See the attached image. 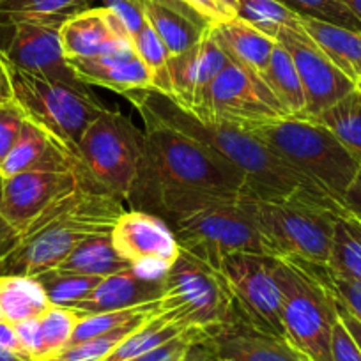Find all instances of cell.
Returning a JSON list of instances; mask_svg holds the SVG:
<instances>
[{
	"instance_id": "cell-10",
	"label": "cell",
	"mask_w": 361,
	"mask_h": 361,
	"mask_svg": "<svg viewBox=\"0 0 361 361\" xmlns=\"http://www.w3.org/2000/svg\"><path fill=\"white\" fill-rule=\"evenodd\" d=\"M142 147L144 131L121 112L105 109L80 140L78 163L96 186L128 200L137 179Z\"/></svg>"
},
{
	"instance_id": "cell-49",
	"label": "cell",
	"mask_w": 361,
	"mask_h": 361,
	"mask_svg": "<svg viewBox=\"0 0 361 361\" xmlns=\"http://www.w3.org/2000/svg\"><path fill=\"white\" fill-rule=\"evenodd\" d=\"M207 338H209V336H207ZM214 360H216V356H214L209 342H207V340H204V342L193 345L192 349L188 350V354H186V356L179 361H214Z\"/></svg>"
},
{
	"instance_id": "cell-14",
	"label": "cell",
	"mask_w": 361,
	"mask_h": 361,
	"mask_svg": "<svg viewBox=\"0 0 361 361\" xmlns=\"http://www.w3.org/2000/svg\"><path fill=\"white\" fill-rule=\"evenodd\" d=\"M85 173L22 172L2 179V213L18 235L59 200L66 199L82 185Z\"/></svg>"
},
{
	"instance_id": "cell-45",
	"label": "cell",
	"mask_w": 361,
	"mask_h": 361,
	"mask_svg": "<svg viewBox=\"0 0 361 361\" xmlns=\"http://www.w3.org/2000/svg\"><path fill=\"white\" fill-rule=\"evenodd\" d=\"M0 347H4L8 350H15V353L27 354L23 350L22 342L18 338V333H16L15 324L8 321H0ZM29 356V354H27Z\"/></svg>"
},
{
	"instance_id": "cell-8",
	"label": "cell",
	"mask_w": 361,
	"mask_h": 361,
	"mask_svg": "<svg viewBox=\"0 0 361 361\" xmlns=\"http://www.w3.org/2000/svg\"><path fill=\"white\" fill-rule=\"evenodd\" d=\"M243 202L276 257L328 266L335 221L343 213L298 200L243 197Z\"/></svg>"
},
{
	"instance_id": "cell-40",
	"label": "cell",
	"mask_w": 361,
	"mask_h": 361,
	"mask_svg": "<svg viewBox=\"0 0 361 361\" xmlns=\"http://www.w3.org/2000/svg\"><path fill=\"white\" fill-rule=\"evenodd\" d=\"M25 121V114L15 99L0 105V165L18 142Z\"/></svg>"
},
{
	"instance_id": "cell-15",
	"label": "cell",
	"mask_w": 361,
	"mask_h": 361,
	"mask_svg": "<svg viewBox=\"0 0 361 361\" xmlns=\"http://www.w3.org/2000/svg\"><path fill=\"white\" fill-rule=\"evenodd\" d=\"M62 22H16L8 47L2 48L13 68L29 75L64 82L69 85H85L76 78L66 59L61 43Z\"/></svg>"
},
{
	"instance_id": "cell-25",
	"label": "cell",
	"mask_w": 361,
	"mask_h": 361,
	"mask_svg": "<svg viewBox=\"0 0 361 361\" xmlns=\"http://www.w3.org/2000/svg\"><path fill=\"white\" fill-rule=\"evenodd\" d=\"M144 15L170 55H179L195 47L209 27L190 18L185 13L154 2H144Z\"/></svg>"
},
{
	"instance_id": "cell-22",
	"label": "cell",
	"mask_w": 361,
	"mask_h": 361,
	"mask_svg": "<svg viewBox=\"0 0 361 361\" xmlns=\"http://www.w3.org/2000/svg\"><path fill=\"white\" fill-rule=\"evenodd\" d=\"M80 169L82 166L78 159L64 145L27 119L18 142L0 165V176L6 179L22 172H62Z\"/></svg>"
},
{
	"instance_id": "cell-51",
	"label": "cell",
	"mask_w": 361,
	"mask_h": 361,
	"mask_svg": "<svg viewBox=\"0 0 361 361\" xmlns=\"http://www.w3.org/2000/svg\"><path fill=\"white\" fill-rule=\"evenodd\" d=\"M0 361H36L34 357L27 356V354L15 353V350H8L4 347H0Z\"/></svg>"
},
{
	"instance_id": "cell-54",
	"label": "cell",
	"mask_w": 361,
	"mask_h": 361,
	"mask_svg": "<svg viewBox=\"0 0 361 361\" xmlns=\"http://www.w3.org/2000/svg\"><path fill=\"white\" fill-rule=\"evenodd\" d=\"M0 321H6V319H4V314H2V308H0Z\"/></svg>"
},
{
	"instance_id": "cell-13",
	"label": "cell",
	"mask_w": 361,
	"mask_h": 361,
	"mask_svg": "<svg viewBox=\"0 0 361 361\" xmlns=\"http://www.w3.org/2000/svg\"><path fill=\"white\" fill-rule=\"evenodd\" d=\"M276 41L289 51L300 75L307 102L303 119H317L322 112L356 89V83L333 64L303 27L280 30Z\"/></svg>"
},
{
	"instance_id": "cell-23",
	"label": "cell",
	"mask_w": 361,
	"mask_h": 361,
	"mask_svg": "<svg viewBox=\"0 0 361 361\" xmlns=\"http://www.w3.org/2000/svg\"><path fill=\"white\" fill-rule=\"evenodd\" d=\"M209 32L228 61L262 78L269 66L276 39L266 36L241 18L213 23L209 25Z\"/></svg>"
},
{
	"instance_id": "cell-4",
	"label": "cell",
	"mask_w": 361,
	"mask_h": 361,
	"mask_svg": "<svg viewBox=\"0 0 361 361\" xmlns=\"http://www.w3.org/2000/svg\"><path fill=\"white\" fill-rule=\"evenodd\" d=\"M154 214L166 221L183 252L218 271L221 260L232 253L276 257L243 197H177L159 206Z\"/></svg>"
},
{
	"instance_id": "cell-41",
	"label": "cell",
	"mask_w": 361,
	"mask_h": 361,
	"mask_svg": "<svg viewBox=\"0 0 361 361\" xmlns=\"http://www.w3.org/2000/svg\"><path fill=\"white\" fill-rule=\"evenodd\" d=\"M98 2L102 8H106L119 18L131 39L147 23L144 15V0H98Z\"/></svg>"
},
{
	"instance_id": "cell-11",
	"label": "cell",
	"mask_w": 361,
	"mask_h": 361,
	"mask_svg": "<svg viewBox=\"0 0 361 361\" xmlns=\"http://www.w3.org/2000/svg\"><path fill=\"white\" fill-rule=\"evenodd\" d=\"M200 121L250 128L287 117L262 78L228 61L188 110Z\"/></svg>"
},
{
	"instance_id": "cell-30",
	"label": "cell",
	"mask_w": 361,
	"mask_h": 361,
	"mask_svg": "<svg viewBox=\"0 0 361 361\" xmlns=\"http://www.w3.org/2000/svg\"><path fill=\"white\" fill-rule=\"evenodd\" d=\"M328 267L343 279L361 282V221L349 211L335 221Z\"/></svg>"
},
{
	"instance_id": "cell-44",
	"label": "cell",
	"mask_w": 361,
	"mask_h": 361,
	"mask_svg": "<svg viewBox=\"0 0 361 361\" xmlns=\"http://www.w3.org/2000/svg\"><path fill=\"white\" fill-rule=\"evenodd\" d=\"M18 241V232L9 225L2 213V176H0V259L13 248Z\"/></svg>"
},
{
	"instance_id": "cell-43",
	"label": "cell",
	"mask_w": 361,
	"mask_h": 361,
	"mask_svg": "<svg viewBox=\"0 0 361 361\" xmlns=\"http://www.w3.org/2000/svg\"><path fill=\"white\" fill-rule=\"evenodd\" d=\"M331 356L333 361H361V350L343 322H335L333 328V340H331Z\"/></svg>"
},
{
	"instance_id": "cell-55",
	"label": "cell",
	"mask_w": 361,
	"mask_h": 361,
	"mask_svg": "<svg viewBox=\"0 0 361 361\" xmlns=\"http://www.w3.org/2000/svg\"><path fill=\"white\" fill-rule=\"evenodd\" d=\"M214 361H227V360H218V357H216V360H214Z\"/></svg>"
},
{
	"instance_id": "cell-34",
	"label": "cell",
	"mask_w": 361,
	"mask_h": 361,
	"mask_svg": "<svg viewBox=\"0 0 361 361\" xmlns=\"http://www.w3.org/2000/svg\"><path fill=\"white\" fill-rule=\"evenodd\" d=\"M238 18L276 39L280 30L300 29L301 16L290 11L280 0H238Z\"/></svg>"
},
{
	"instance_id": "cell-7",
	"label": "cell",
	"mask_w": 361,
	"mask_h": 361,
	"mask_svg": "<svg viewBox=\"0 0 361 361\" xmlns=\"http://www.w3.org/2000/svg\"><path fill=\"white\" fill-rule=\"evenodd\" d=\"M8 61V59H6ZM13 99L29 121L43 128L78 159V145L105 106L85 85L50 82L13 68L8 62Z\"/></svg>"
},
{
	"instance_id": "cell-3",
	"label": "cell",
	"mask_w": 361,
	"mask_h": 361,
	"mask_svg": "<svg viewBox=\"0 0 361 361\" xmlns=\"http://www.w3.org/2000/svg\"><path fill=\"white\" fill-rule=\"evenodd\" d=\"M124 214L123 200L83 177L76 192L44 211L0 259V276H36L54 269L82 243L106 235Z\"/></svg>"
},
{
	"instance_id": "cell-39",
	"label": "cell",
	"mask_w": 361,
	"mask_h": 361,
	"mask_svg": "<svg viewBox=\"0 0 361 361\" xmlns=\"http://www.w3.org/2000/svg\"><path fill=\"white\" fill-rule=\"evenodd\" d=\"M207 336H209V333L204 331V329L188 328L180 335H177L176 338L170 340V342L163 343V345L128 361H179L188 354V350L193 345L207 340Z\"/></svg>"
},
{
	"instance_id": "cell-37",
	"label": "cell",
	"mask_w": 361,
	"mask_h": 361,
	"mask_svg": "<svg viewBox=\"0 0 361 361\" xmlns=\"http://www.w3.org/2000/svg\"><path fill=\"white\" fill-rule=\"evenodd\" d=\"M280 2L301 18H312L361 32V22L342 0H280Z\"/></svg>"
},
{
	"instance_id": "cell-50",
	"label": "cell",
	"mask_w": 361,
	"mask_h": 361,
	"mask_svg": "<svg viewBox=\"0 0 361 361\" xmlns=\"http://www.w3.org/2000/svg\"><path fill=\"white\" fill-rule=\"evenodd\" d=\"M144 2H154V4H161V6H166V8H172V9H176V11H179V13H185V15H188L190 18L197 20V22L204 23V25H209V23H206V22H204V20L200 18V16H197L195 13L192 11V9H190V8H186V6L183 4V2H180V0H144Z\"/></svg>"
},
{
	"instance_id": "cell-12",
	"label": "cell",
	"mask_w": 361,
	"mask_h": 361,
	"mask_svg": "<svg viewBox=\"0 0 361 361\" xmlns=\"http://www.w3.org/2000/svg\"><path fill=\"white\" fill-rule=\"evenodd\" d=\"M276 259L266 253H232L221 260L220 271L231 289L235 317L264 335L286 338Z\"/></svg>"
},
{
	"instance_id": "cell-27",
	"label": "cell",
	"mask_w": 361,
	"mask_h": 361,
	"mask_svg": "<svg viewBox=\"0 0 361 361\" xmlns=\"http://www.w3.org/2000/svg\"><path fill=\"white\" fill-rule=\"evenodd\" d=\"M57 267L59 269L71 271V273H80V275L106 279V276L131 269L135 266H131L128 260H124L117 253L112 238H110V234H106L87 239L68 259L62 260Z\"/></svg>"
},
{
	"instance_id": "cell-9",
	"label": "cell",
	"mask_w": 361,
	"mask_h": 361,
	"mask_svg": "<svg viewBox=\"0 0 361 361\" xmlns=\"http://www.w3.org/2000/svg\"><path fill=\"white\" fill-rule=\"evenodd\" d=\"M161 307L172 321L207 333L235 319L234 301L221 271L183 250L163 275Z\"/></svg>"
},
{
	"instance_id": "cell-19",
	"label": "cell",
	"mask_w": 361,
	"mask_h": 361,
	"mask_svg": "<svg viewBox=\"0 0 361 361\" xmlns=\"http://www.w3.org/2000/svg\"><path fill=\"white\" fill-rule=\"evenodd\" d=\"M227 55L218 47L207 27L202 39L195 47L179 55H170L169 75L172 96L169 98H172L183 109L190 110L200 92L213 82L214 76L227 66Z\"/></svg>"
},
{
	"instance_id": "cell-48",
	"label": "cell",
	"mask_w": 361,
	"mask_h": 361,
	"mask_svg": "<svg viewBox=\"0 0 361 361\" xmlns=\"http://www.w3.org/2000/svg\"><path fill=\"white\" fill-rule=\"evenodd\" d=\"M13 99V85L11 78H9V68L6 55L0 48V105L11 102Z\"/></svg>"
},
{
	"instance_id": "cell-32",
	"label": "cell",
	"mask_w": 361,
	"mask_h": 361,
	"mask_svg": "<svg viewBox=\"0 0 361 361\" xmlns=\"http://www.w3.org/2000/svg\"><path fill=\"white\" fill-rule=\"evenodd\" d=\"M317 123L328 128L343 147L361 163V92L354 89L353 92L340 99L336 105L322 112Z\"/></svg>"
},
{
	"instance_id": "cell-31",
	"label": "cell",
	"mask_w": 361,
	"mask_h": 361,
	"mask_svg": "<svg viewBox=\"0 0 361 361\" xmlns=\"http://www.w3.org/2000/svg\"><path fill=\"white\" fill-rule=\"evenodd\" d=\"M185 329L188 328L172 321L166 314H159L152 317L151 321L145 322V324H142L130 336H126L103 361L133 360V357L142 356V354L170 342V340L185 331Z\"/></svg>"
},
{
	"instance_id": "cell-28",
	"label": "cell",
	"mask_w": 361,
	"mask_h": 361,
	"mask_svg": "<svg viewBox=\"0 0 361 361\" xmlns=\"http://www.w3.org/2000/svg\"><path fill=\"white\" fill-rule=\"evenodd\" d=\"M51 303L32 276H0V308L11 324L39 317Z\"/></svg>"
},
{
	"instance_id": "cell-1",
	"label": "cell",
	"mask_w": 361,
	"mask_h": 361,
	"mask_svg": "<svg viewBox=\"0 0 361 361\" xmlns=\"http://www.w3.org/2000/svg\"><path fill=\"white\" fill-rule=\"evenodd\" d=\"M126 98L140 112L144 123L172 128L209 149L214 156L238 169L248 179L252 197L266 200H298L347 213L342 204L290 169L248 130L200 121L172 98L154 89L133 90Z\"/></svg>"
},
{
	"instance_id": "cell-52",
	"label": "cell",
	"mask_w": 361,
	"mask_h": 361,
	"mask_svg": "<svg viewBox=\"0 0 361 361\" xmlns=\"http://www.w3.org/2000/svg\"><path fill=\"white\" fill-rule=\"evenodd\" d=\"M342 2L354 13V15L357 16V20L361 22V0H342Z\"/></svg>"
},
{
	"instance_id": "cell-20",
	"label": "cell",
	"mask_w": 361,
	"mask_h": 361,
	"mask_svg": "<svg viewBox=\"0 0 361 361\" xmlns=\"http://www.w3.org/2000/svg\"><path fill=\"white\" fill-rule=\"evenodd\" d=\"M80 82L106 87L126 96L133 90L152 89V76L138 59L133 41L123 43L109 54L68 61Z\"/></svg>"
},
{
	"instance_id": "cell-16",
	"label": "cell",
	"mask_w": 361,
	"mask_h": 361,
	"mask_svg": "<svg viewBox=\"0 0 361 361\" xmlns=\"http://www.w3.org/2000/svg\"><path fill=\"white\" fill-rule=\"evenodd\" d=\"M117 253L135 267H166L179 257L180 248L166 221L144 211H124L110 232Z\"/></svg>"
},
{
	"instance_id": "cell-36",
	"label": "cell",
	"mask_w": 361,
	"mask_h": 361,
	"mask_svg": "<svg viewBox=\"0 0 361 361\" xmlns=\"http://www.w3.org/2000/svg\"><path fill=\"white\" fill-rule=\"evenodd\" d=\"M85 315L82 312L75 310V308H66L51 305L44 314H41L39 326L41 333H43V345H44V357L54 356V354L61 353L66 349L71 340L73 331H75L76 324H78Z\"/></svg>"
},
{
	"instance_id": "cell-42",
	"label": "cell",
	"mask_w": 361,
	"mask_h": 361,
	"mask_svg": "<svg viewBox=\"0 0 361 361\" xmlns=\"http://www.w3.org/2000/svg\"><path fill=\"white\" fill-rule=\"evenodd\" d=\"M18 338L22 342L23 350L34 357L36 361H41L44 356V345H43V333H41L39 319H27V321L15 324Z\"/></svg>"
},
{
	"instance_id": "cell-46",
	"label": "cell",
	"mask_w": 361,
	"mask_h": 361,
	"mask_svg": "<svg viewBox=\"0 0 361 361\" xmlns=\"http://www.w3.org/2000/svg\"><path fill=\"white\" fill-rule=\"evenodd\" d=\"M343 206H345V209L353 216H356L361 221V170L357 173L356 180L353 183V186L349 188V192L343 197Z\"/></svg>"
},
{
	"instance_id": "cell-47",
	"label": "cell",
	"mask_w": 361,
	"mask_h": 361,
	"mask_svg": "<svg viewBox=\"0 0 361 361\" xmlns=\"http://www.w3.org/2000/svg\"><path fill=\"white\" fill-rule=\"evenodd\" d=\"M331 296H333V294H331ZM335 303H336V312H338L340 321L343 322V326H345L347 331L350 333V336H353L354 342L357 343V347H360V350H361V322L357 321V319L354 317V315L350 314V312L347 310V308L343 307L340 301L335 300Z\"/></svg>"
},
{
	"instance_id": "cell-18",
	"label": "cell",
	"mask_w": 361,
	"mask_h": 361,
	"mask_svg": "<svg viewBox=\"0 0 361 361\" xmlns=\"http://www.w3.org/2000/svg\"><path fill=\"white\" fill-rule=\"evenodd\" d=\"M163 275L165 273H152L145 267L121 271L103 279L85 300L78 301L71 308L83 315H92L152 303L163 296Z\"/></svg>"
},
{
	"instance_id": "cell-29",
	"label": "cell",
	"mask_w": 361,
	"mask_h": 361,
	"mask_svg": "<svg viewBox=\"0 0 361 361\" xmlns=\"http://www.w3.org/2000/svg\"><path fill=\"white\" fill-rule=\"evenodd\" d=\"M90 0H0V27L16 22H64L87 9Z\"/></svg>"
},
{
	"instance_id": "cell-5",
	"label": "cell",
	"mask_w": 361,
	"mask_h": 361,
	"mask_svg": "<svg viewBox=\"0 0 361 361\" xmlns=\"http://www.w3.org/2000/svg\"><path fill=\"white\" fill-rule=\"evenodd\" d=\"M246 130L290 169L343 206V197L356 180L361 163L328 128L317 121L280 117Z\"/></svg>"
},
{
	"instance_id": "cell-6",
	"label": "cell",
	"mask_w": 361,
	"mask_h": 361,
	"mask_svg": "<svg viewBox=\"0 0 361 361\" xmlns=\"http://www.w3.org/2000/svg\"><path fill=\"white\" fill-rule=\"evenodd\" d=\"M275 275L287 342L310 361H333V328L338 321L335 298L300 259L279 257Z\"/></svg>"
},
{
	"instance_id": "cell-24",
	"label": "cell",
	"mask_w": 361,
	"mask_h": 361,
	"mask_svg": "<svg viewBox=\"0 0 361 361\" xmlns=\"http://www.w3.org/2000/svg\"><path fill=\"white\" fill-rule=\"evenodd\" d=\"M301 27L331 59L333 64L357 83L361 78V32L312 18H301Z\"/></svg>"
},
{
	"instance_id": "cell-21",
	"label": "cell",
	"mask_w": 361,
	"mask_h": 361,
	"mask_svg": "<svg viewBox=\"0 0 361 361\" xmlns=\"http://www.w3.org/2000/svg\"><path fill=\"white\" fill-rule=\"evenodd\" d=\"M211 349L227 361H310L286 338L264 335L235 317L209 331Z\"/></svg>"
},
{
	"instance_id": "cell-17",
	"label": "cell",
	"mask_w": 361,
	"mask_h": 361,
	"mask_svg": "<svg viewBox=\"0 0 361 361\" xmlns=\"http://www.w3.org/2000/svg\"><path fill=\"white\" fill-rule=\"evenodd\" d=\"M128 41L131 37L119 18L102 6L82 9L61 25V43L68 61L98 57Z\"/></svg>"
},
{
	"instance_id": "cell-33",
	"label": "cell",
	"mask_w": 361,
	"mask_h": 361,
	"mask_svg": "<svg viewBox=\"0 0 361 361\" xmlns=\"http://www.w3.org/2000/svg\"><path fill=\"white\" fill-rule=\"evenodd\" d=\"M32 279L39 283L51 305L66 308H71L75 303L85 300L103 282L102 276L80 275L59 267L43 271Z\"/></svg>"
},
{
	"instance_id": "cell-26",
	"label": "cell",
	"mask_w": 361,
	"mask_h": 361,
	"mask_svg": "<svg viewBox=\"0 0 361 361\" xmlns=\"http://www.w3.org/2000/svg\"><path fill=\"white\" fill-rule=\"evenodd\" d=\"M262 80L267 89L273 92L276 102L280 103L287 117L303 119L305 109H307L303 85H301L300 75H298L293 57L279 41L273 48L269 66H267Z\"/></svg>"
},
{
	"instance_id": "cell-35",
	"label": "cell",
	"mask_w": 361,
	"mask_h": 361,
	"mask_svg": "<svg viewBox=\"0 0 361 361\" xmlns=\"http://www.w3.org/2000/svg\"><path fill=\"white\" fill-rule=\"evenodd\" d=\"M133 47L138 59L147 66L149 73L152 76V89L161 92V94L172 96V85H170L169 75V59L170 54L158 34L154 32L149 23H145L144 29L133 37Z\"/></svg>"
},
{
	"instance_id": "cell-2",
	"label": "cell",
	"mask_w": 361,
	"mask_h": 361,
	"mask_svg": "<svg viewBox=\"0 0 361 361\" xmlns=\"http://www.w3.org/2000/svg\"><path fill=\"white\" fill-rule=\"evenodd\" d=\"M190 195L252 197L248 179L186 135L145 123L144 147L128 202L154 214L169 200Z\"/></svg>"
},
{
	"instance_id": "cell-38",
	"label": "cell",
	"mask_w": 361,
	"mask_h": 361,
	"mask_svg": "<svg viewBox=\"0 0 361 361\" xmlns=\"http://www.w3.org/2000/svg\"><path fill=\"white\" fill-rule=\"evenodd\" d=\"M305 264H307L308 269L321 280V283H324L326 289L333 294V298H335L336 301H340V303H342L343 307L361 322V282L343 279V276L333 273L328 266L310 262Z\"/></svg>"
},
{
	"instance_id": "cell-53",
	"label": "cell",
	"mask_w": 361,
	"mask_h": 361,
	"mask_svg": "<svg viewBox=\"0 0 361 361\" xmlns=\"http://www.w3.org/2000/svg\"><path fill=\"white\" fill-rule=\"evenodd\" d=\"M356 89H357V90H360V92H361V78H360V80H357V83H356Z\"/></svg>"
}]
</instances>
